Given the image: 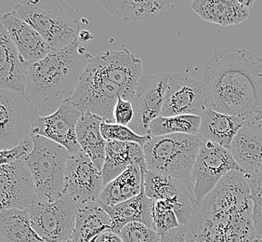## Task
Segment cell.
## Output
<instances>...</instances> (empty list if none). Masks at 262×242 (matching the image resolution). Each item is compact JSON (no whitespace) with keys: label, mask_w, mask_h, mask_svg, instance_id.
Wrapping results in <instances>:
<instances>
[{"label":"cell","mask_w":262,"mask_h":242,"mask_svg":"<svg viewBox=\"0 0 262 242\" xmlns=\"http://www.w3.org/2000/svg\"><path fill=\"white\" fill-rule=\"evenodd\" d=\"M253 203L247 173L229 172L197 203L187 242H255Z\"/></svg>","instance_id":"obj_1"},{"label":"cell","mask_w":262,"mask_h":242,"mask_svg":"<svg viewBox=\"0 0 262 242\" xmlns=\"http://www.w3.org/2000/svg\"><path fill=\"white\" fill-rule=\"evenodd\" d=\"M206 107L247 120L262 108V59L251 51H217L204 71Z\"/></svg>","instance_id":"obj_2"},{"label":"cell","mask_w":262,"mask_h":242,"mask_svg":"<svg viewBox=\"0 0 262 242\" xmlns=\"http://www.w3.org/2000/svg\"><path fill=\"white\" fill-rule=\"evenodd\" d=\"M78 39L70 47L51 51L31 64L26 96L37 108L39 116H51L74 95L81 76L91 59Z\"/></svg>","instance_id":"obj_3"},{"label":"cell","mask_w":262,"mask_h":242,"mask_svg":"<svg viewBox=\"0 0 262 242\" xmlns=\"http://www.w3.org/2000/svg\"><path fill=\"white\" fill-rule=\"evenodd\" d=\"M14 11L37 31L54 50L73 45L81 32L78 11L61 0H28Z\"/></svg>","instance_id":"obj_4"},{"label":"cell","mask_w":262,"mask_h":242,"mask_svg":"<svg viewBox=\"0 0 262 242\" xmlns=\"http://www.w3.org/2000/svg\"><path fill=\"white\" fill-rule=\"evenodd\" d=\"M205 138L191 134L151 137L143 147L147 170L189 184Z\"/></svg>","instance_id":"obj_5"},{"label":"cell","mask_w":262,"mask_h":242,"mask_svg":"<svg viewBox=\"0 0 262 242\" xmlns=\"http://www.w3.org/2000/svg\"><path fill=\"white\" fill-rule=\"evenodd\" d=\"M34 150L27 164L35 183V197L55 202L64 196L66 171L71 154L66 147L45 137L33 136Z\"/></svg>","instance_id":"obj_6"},{"label":"cell","mask_w":262,"mask_h":242,"mask_svg":"<svg viewBox=\"0 0 262 242\" xmlns=\"http://www.w3.org/2000/svg\"><path fill=\"white\" fill-rule=\"evenodd\" d=\"M37 108L24 94L0 90V149L10 150L32 135Z\"/></svg>","instance_id":"obj_7"},{"label":"cell","mask_w":262,"mask_h":242,"mask_svg":"<svg viewBox=\"0 0 262 242\" xmlns=\"http://www.w3.org/2000/svg\"><path fill=\"white\" fill-rule=\"evenodd\" d=\"M233 171L244 172L232 152L205 139L189 181L196 203L201 202L216 188L223 177Z\"/></svg>","instance_id":"obj_8"},{"label":"cell","mask_w":262,"mask_h":242,"mask_svg":"<svg viewBox=\"0 0 262 242\" xmlns=\"http://www.w3.org/2000/svg\"><path fill=\"white\" fill-rule=\"evenodd\" d=\"M119 97L124 98L120 87L86 66L68 102L82 113H91L104 122L115 123L114 111Z\"/></svg>","instance_id":"obj_9"},{"label":"cell","mask_w":262,"mask_h":242,"mask_svg":"<svg viewBox=\"0 0 262 242\" xmlns=\"http://www.w3.org/2000/svg\"><path fill=\"white\" fill-rule=\"evenodd\" d=\"M31 224L46 242H69L76 227L77 204L66 196L47 202L35 197L30 209Z\"/></svg>","instance_id":"obj_10"},{"label":"cell","mask_w":262,"mask_h":242,"mask_svg":"<svg viewBox=\"0 0 262 242\" xmlns=\"http://www.w3.org/2000/svg\"><path fill=\"white\" fill-rule=\"evenodd\" d=\"M88 67L120 87L124 91L123 99L129 102L133 100L143 75L141 57L126 49L102 51L91 59Z\"/></svg>","instance_id":"obj_11"},{"label":"cell","mask_w":262,"mask_h":242,"mask_svg":"<svg viewBox=\"0 0 262 242\" xmlns=\"http://www.w3.org/2000/svg\"><path fill=\"white\" fill-rule=\"evenodd\" d=\"M144 191L147 197L155 201L170 202L180 226L190 227L197 203L188 183L145 170Z\"/></svg>","instance_id":"obj_12"},{"label":"cell","mask_w":262,"mask_h":242,"mask_svg":"<svg viewBox=\"0 0 262 242\" xmlns=\"http://www.w3.org/2000/svg\"><path fill=\"white\" fill-rule=\"evenodd\" d=\"M171 75L160 74L142 76L131 101L134 108V118L129 128L141 136H148L151 122L161 116L166 87Z\"/></svg>","instance_id":"obj_13"},{"label":"cell","mask_w":262,"mask_h":242,"mask_svg":"<svg viewBox=\"0 0 262 242\" xmlns=\"http://www.w3.org/2000/svg\"><path fill=\"white\" fill-rule=\"evenodd\" d=\"M103 189L101 172L83 151L71 155L66 171L64 196L78 205L99 201Z\"/></svg>","instance_id":"obj_14"},{"label":"cell","mask_w":262,"mask_h":242,"mask_svg":"<svg viewBox=\"0 0 262 242\" xmlns=\"http://www.w3.org/2000/svg\"><path fill=\"white\" fill-rule=\"evenodd\" d=\"M35 183L27 162L0 168V210L28 211L35 197Z\"/></svg>","instance_id":"obj_15"},{"label":"cell","mask_w":262,"mask_h":242,"mask_svg":"<svg viewBox=\"0 0 262 242\" xmlns=\"http://www.w3.org/2000/svg\"><path fill=\"white\" fill-rule=\"evenodd\" d=\"M206 109V89L203 81L183 74L170 76L166 87L162 116H201Z\"/></svg>","instance_id":"obj_16"},{"label":"cell","mask_w":262,"mask_h":242,"mask_svg":"<svg viewBox=\"0 0 262 242\" xmlns=\"http://www.w3.org/2000/svg\"><path fill=\"white\" fill-rule=\"evenodd\" d=\"M82 112L69 102H66L51 116H39L35 120L32 135L45 137L61 145L75 155L81 150L76 135V126Z\"/></svg>","instance_id":"obj_17"},{"label":"cell","mask_w":262,"mask_h":242,"mask_svg":"<svg viewBox=\"0 0 262 242\" xmlns=\"http://www.w3.org/2000/svg\"><path fill=\"white\" fill-rule=\"evenodd\" d=\"M1 24L5 27L20 55L29 65L44 59L53 51L42 35L27 22L23 20L14 10L6 13L2 17Z\"/></svg>","instance_id":"obj_18"},{"label":"cell","mask_w":262,"mask_h":242,"mask_svg":"<svg viewBox=\"0 0 262 242\" xmlns=\"http://www.w3.org/2000/svg\"><path fill=\"white\" fill-rule=\"evenodd\" d=\"M230 151L246 173L262 172V120L251 117L245 121Z\"/></svg>","instance_id":"obj_19"},{"label":"cell","mask_w":262,"mask_h":242,"mask_svg":"<svg viewBox=\"0 0 262 242\" xmlns=\"http://www.w3.org/2000/svg\"><path fill=\"white\" fill-rule=\"evenodd\" d=\"M30 65L26 63L10 39L4 26H0V87L26 95Z\"/></svg>","instance_id":"obj_20"},{"label":"cell","mask_w":262,"mask_h":242,"mask_svg":"<svg viewBox=\"0 0 262 242\" xmlns=\"http://www.w3.org/2000/svg\"><path fill=\"white\" fill-rule=\"evenodd\" d=\"M253 4V0H194L191 9L208 23L230 26L247 21Z\"/></svg>","instance_id":"obj_21"},{"label":"cell","mask_w":262,"mask_h":242,"mask_svg":"<svg viewBox=\"0 0 262 242\" xmlns=\"http://www.w3.org/2000/svg\"><path fill=\"white\" fill-rule=\"evenodd\" d=\"M134 165L147 170L143 147L136 143L107 142L105 160L101 171L103 187Z\"/></svg>","instance_id":"obj_22"},{"label":"cell","mask_w":262,"mask_h":242,"mask_svg":"<svg viewBox=\"0 0 262 242\" xmlns=\"http://www.w3.org/2000/svg\"><path fill=\"white\" fill-rule=\"evenodd\" d=\"M154 205L155 200L147 197L143 187L139 196L114 207L103 209L111 217L112 232L119 235L122 229L131 223H141L155 230L152 219Z\"/></svg>","instance_id":"obj_23"},{"label":"cell","mask_w":262,"mask_h":242,"mask_svg":"<svg viewBox=\"0 0 262 242\" xmlns=\"http://www.w3.org/2000/svg\"><path fill=\"white\" fill-rule=\"evenodd\" d=\"M145 170L137 165L129 167L126 172L103 187L99 203L103 208L114 207L139 196L144 187Z\"/></svg>","instance_id":"obj_24"},{"label":"cell","mask_w":262,"mask_h":242,"mask_svg":"<svg viewBox=\"0 0 262 242\" xmlns=\"http://www.w3.org/2000/svg\"><path fill=\"white\" fill-rule=\"evenodd\" d=\"M110 215L99 201L77 206L76 227L72 236L73 242H91L102 233L111 231Z\"/></svg>","instance_id":"obj_25"},{"label":"cell","mask_w":262,"mask_h":242,"mask_svg":"<svg viewBox=\"0 0 262 242\" xmlns=\"http://www.w3.org/2000/svg\"><path fill=\"white\" fill-rule=\"evenodd\" d=\"M245 119L207 108L201 116L200 135L207 141L231 150L232 141L242 128Z\"/></svg>","instance_id":"obj_26"},{"label":"cell","mask_w":262,"mask_h":242,"mask_svg":"<svg viewBox=\"0 0 262 242\" xmlns=\"http://www.w3.org/2000/svg\"><path fill=\"white\" fill-rule=\"evenodd\" d=\"M102 122L103 120L100 116L91 113H83L76 126V135L81 150L90 156L100 172L104 165L107 144L101 134Z\"/></svg>","instance_id":"obj_27"},{"label":"cell","mask_w":262,"mask_h":242,"mask_svg":"<svg viewBox=\"0 0 262 242\" xmlns=\"http://www.w3.org/2000/svg\"><path fill=\"white\" fill-rule=\"evenodd\" d=\"M112 15L122 18L126 22L146 21L164 10H168L174 1L166 0H119L99 1Z\"/></svg>","instance_id":"obj_28"},{"label":"cell","mask_w":262,"mask_h":242,"mask_svg":"<svg viewBox=\"0 0 262 242\" xmlns=\"http://www.w3.org/2000/svg\"><path fill=\"white\" fill-rule=\"evenodd\" d=\"M0 242H46L32 227L28 211L0 212Z\"/></svg>","instance_id":"obj_29"},{"label":"cell","mask_w":262,"mask_h":242,"mask_svg":"<svg viewBox=\"0 0 262 242\" xmlns=\"http://www.w3.org/2000/svg\"><path fill=\"white\" fill-rule=\"evenodd\" d=\"M201 116L182 115L175 116H159L151 122L149 131L151 137L168 134L200 135Z\"/></svg>","instance_id":"obj_30"},{"label":"cell","mask_w":262,"mask_h":242,"mask_svg":"<svg viewBox=\"0 0 262 242\" xmlns=\"http://www.w3.org/2000/svg\"><path fill=\"white\" fill-rule=\"evenodd\" d=\"M155 230L160 237L181 227L171 203L167 200H157L152 212Z\"/></svg>","instance_id":"obj_31"},{"label":"cell","mask_w":262,"mask_h":242,"mask_svg":"<svg viewBox=\"0 0 262 242\" xmlns=\"http://www.w3.org/2000/svg\"><path fill=\"white\" fill-rule=\"evenodd\" d=\"M101 134L106 142L117 141L125 143H136L144 147L151 137L141 136L132 131L128 126H123L116 123L102 122L101 127Z\"/></svg>","instance_id":"obj_32"},{"label":"cell","mask_w":262,"mask_h":242,"mask_svg":"<svg viewBox=\"0 0 262 242\" xmlns=\"http://www.w3.org/2000/svg\"><path fill=\"white\" fill-rule=\"evenodd\" d=\"M253 203V223L257 238L262 237V172L247 173Z\"/></svg>","instance_id":"obj_33"},{"label":"cell","mask_w":262,"mask_h":242,"mask_svg":"<svg viewBox=\"0 0 262 242\" xmlns=\"http://www.w3.org/2000/svg\"><path fill=\"white\" fill-rule=\"evenodd\" d=\"M123 242H161L159 234L141 223H131L119 234Z\"/></svg>","instance_id":"obj_34"},{"label":"cell","mask_w":262,"mask_h":242,"mask_svg":"<svg viewBox=\"0 0 262 242\" xmlns=\"http://www.w3.org/2000/svg\"><path fill=\"white\" fill-rule=\"evenodd\" d=\"M34 147H35V143L32 136L18 147H14L10 150H2L0 153L1 165L10 164V163L20 162V160L26 162L28 156H30L31 153L34 150Z\"/></svg>","instance_id":"obj_35"},{"label":"cell","mask_w":262,"mask_h":242,"mask_svg":"<svg viewBox=\"0 0 262 242\" xmlns=\"http://www.w3.org/2000/svg\"><path fill=\"white\" fill-rule=\"evenodd\" d=\"M114 118L116 124L129 126L134 118V108L132 103L119 97L114 111Z\"/></svg>","instance_id":"obj_36"},{"label":"cell","mask_w":262,"mask_h":242,"mask_svg":"<svg viewBox=\"0 0 262 242\" xmlns=\"http://www.w3.org/2000/svg\"><path fill=\"white\" fill-rule=\"evenodd\" d=\"M187 227H181L161 237V242H187Z\"/></svg>","instance_id":"obj_37"},{"label":"cell","mask_w":262,"mask_h":242,"mask_svg":"<svg viewBox=\"0 0 262 242\" xmlns=\"http://www.w3.org/2000/svg\"><path fill=\"white\" fill-rule=\"evenodd\" d=\"M91 242H123V240L119 235L112 231H107L95 237Z\"/></svg>","instance_id":"obj_38"},{"label":"cell","mask_w":262,"mask_h":242,"mask_svg":"<svg viewBox=\"0 0 262 242\" xmlns=\"http://www.w3.org/2000/svg\"><path fill=\"white\" fill-rule=\"evenodd\" d=\"M94 38L93 35L91 34V32L86 30H81L78 35V41L82 43V44H86L90 41H92Z\"/></svg>","instance_id":"obj_39"},{"label":"cell","mask_w":262,"mask_h":242,"mask_svg":"<svg viewBox=\"0 0 262 242\" xmlns=\"http://www.w3.org/2000/svg\"><path fill=\"white\" fill-rule=\"evenodd\" d=\"M254 118H257L258 120H262V108L259 110V111L257 112V114L255 115V116H253Z\"/></svg>","instance_id":"obj_40"},{"label":"cell","mask_w":262,"mask_h":242,"mask_svg":"<svg viewBox=\"0 0 262 242\" xmlns=\"http://www.w3.org/2000/svg\"><path fill=\"white\" fill-rule=\"evenodd\" d=\"M255 242H261V240H260V239H259V238H257V240H256V241Z\"/></svg>","instance_id":"obj_41"},{"label":"cell","mask_w":262,"mask_h":242,"mask_svg":"<svg viewBox=\"0 0 262 242\" xmlns=\"http://www.w3.org/2000/svg\"><path fill=\"white\" fill-rule=\"evenodd\" d=\"M259 239H260V240H261V242H262V237H260V238H259Z\"/></svg>","instance_id":"obj_42"},{"label":"cell","mask_w":262,"mask_h":242,"mask_svg":"<svg viewBox=\"0 0 262 242\" xmlns=\"http://www.w3.org/2000/svg\"><path fill=\"white\" fill-rule=\"evenodd\" d=\"M69 242H73V241H72V240H71V241H69Z\"/></svg>","instance_id":"obj_43"}]
</instances>
